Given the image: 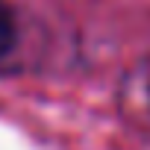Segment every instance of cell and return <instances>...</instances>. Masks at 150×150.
Returning <instances> with one entry per match:
<instances>
[{
  "label": "cell",
  "instance_id": "1",
  "mask_svg": "<svg viewBox=\"0 0 150 150\" xmlns=\"http://www.w3.org/2000/svg\"><path fill=\"white\" fill-rule=\"evenodd\" d=\"M15 47V18L9 12V6L0 0V59Z\"/></svg>",
  "mask_w": 150,
  "mask_h": 150
}]
</instances>
